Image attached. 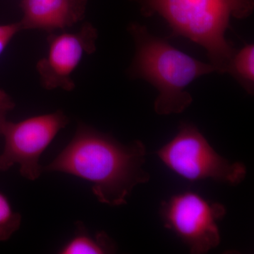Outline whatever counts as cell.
I'll return each mask as SVG.
<instances>
[{"label":"cell","mask_w":254,"mask_h":254,"mask_svg":"<svg viewBox=\"0 0 254 254\" xmlns=\"http://www.w3.org/2000/svg\"><path fill=\"white\" fill-rule=\"evenodd\" d=\"M74 235L60 249L62 254H104L116 251L115 242L105 232L91 235L82 222L76 224Z\"/></svg>","instance_id":"9c48e42d"},{"label":"cell","mask_w":254,"mask_h":254,"mask_svg":"<svg viewBox=\"0 0 254 254\" xmlns=\"http://www.w3.org/2000/svg\"><path fill=\"white\" fill-rule=\"evenodd\" d=\"M22 31L19 21L17 23L0 24V55L6 49L14 37Z\"/></svg>","instance_id":"7c38bea8"},{"label":"cell","mask_w":254,"mask_h":254,"mask_svg":"<svg viewBox=\"0 0 254 254\" xmlns=\"http://www.w3.org/2000/svg\"><path fill=\"white\" fill-rule=\"evenodd\" d=\"M144 143L136 140L123 144L113 137L84 124L78 125L71 141L43 172L69 174L92 185L100 203L119 206L137 185L149 181L143 168Z\"/></svg>","instance_id":"6da1fadb"},{"label":"cell","mask_w":254,"mask_h":254,"mask_svg":"<svg viewBox=\"0 0 254 254\" xmlns=\"http://www.w3.org/2000/svg\"><path fill=\"white\" fill-rule=\"evenodd\" d=\"M128 31L136 48L128 74L156 88L154 110L158 115L183 113L193 102L187 87L200 76L215 72L213 65L177 50L139 23H131Z\"/></svg>","instance_id":"3957f363"},{"label":"cell","mask_w":254,"mask_h":254,"mask_svg":"<svg viewBox=\"0 0 254 254\" xmlns=\"http://www.w3.org/2000/svg\"><path fill=\"white\" fill-rule=\"evenodd\" d=\"M88 0H23V30H41L53 33L71 27L81 21Z\"/></svg>","instance_id":"ba28073f"},{"label":"cell","mask_w":254,"mask_h":254,"mask_svg":"<svg viewBox=\"0 0 254 254\" xmlns=\"http://www.w3.org/2000/svg\"><path fill=\"white\" fill-rule=\"evenodd\" d=\"M145 17L161 16L173 35L185 37L204 48L210 64L227 73L237 50L225 33L232 18L249 17L254 0H132Z\"/></svg>","instance_id":"7a4b0ae2"},{"label":"cell","mask_w":254,"mask_h":254,"mask_svg":"<svg viewBox=\"0 0 254 254\" xmlns=\"http://www.w3.org/2000/svg\"><path fill=\"white\" fill-rule=\"evenodd\" d=\"M227 73L252 94L254 86V46L246 45L234 55Z\"/></svg>","instance_id":"30bf717a"},{"label":"cell","mask_w":254,"mask_h":254,"mask_svg":"<svg viewBox=\"0 0 254 254\" xmlns=\"http://www.w3.org/2000/svg\"><path fill=\"white\" fill-rule=\"evenodd\" d=\"M157 155L169 170L188 181L210 180L235 186L247 177L243 163L229 161L217 153L191 124L180 125L176 135L157 151Z\"/></svg>","instance_id":"277c9868"},{"label":"cell","mask_w":254,"mask_h":254,"mask_svg":"<svg viewBox=\"0 0 254 254\" xmlns=\"http://www.w3.org/2000/svg\"><path fill=\"white\" fill-rule=\"evenodd\" d=\"M15 108V103L4 90L0 89V127L6 121L8 113Z\"/></svg>","instance_id":"4fadbf2b"},{"label":"cell","mask_w":254,"mask_h":254,"mask_svg":"<svg viewBox=\"0 0 254 254\" xmlns=\"http://www.w3.org/2000/svg\"><path fill=\"white\" fill-rule=\"evenodd\" d=\"M160 216L165 228L177 235L190 253H208L221 242L218 222L226 209L196 192L185 191L162 202Z\"/></svg>","instance_id":"5b68a950"},{"label":"cell","mask_w":254,"mask_h":254,"mask_svg":"<svg viewBox=\"0 0 254 254\" xmlns=\"http://www.w3.org/2000/svg\"><path fill=\"white\" fill-rule=\"evenodd\" d=\"M68 123L61 110L38 115L18 123L5 121L0 127L4 147L0 154V171H6L18 164L24 178L36 180L41 176L39 160L60 130Z\"/></svg>","instance_id":"8992f818"},{"label":"cell","mask_w":254,"mask_h":254,"mask_svg":"<svg viewBox=\"0 0 254 254\" xmlns=\"http://www.w3.org/2000/svg\"><path fill=\"white\" fill-rule=\"evenodd\" d=\"M97 38L96 28L88 23L75 33H50L48 53L36 65L42 86L48 90L72 91L75 83L71 75L85 55L94 53Z\"/></svg>","instance_id":"52a82bcc"},{"label":"cell","mask_w":254,"mask_h":254,"mask_svg":"<svg viewBox=\"0 0 254 254\" xmlns=\"http://www.w3.org/2000/svg\"><path fill=\"white\" fill-rule=\"evenodd\" d=\"M21 222V215L13 210L7 197L0 192V241L9 240L19 229Z\"/></svg>","instance_id":"8fae6325"}]
</instances>
